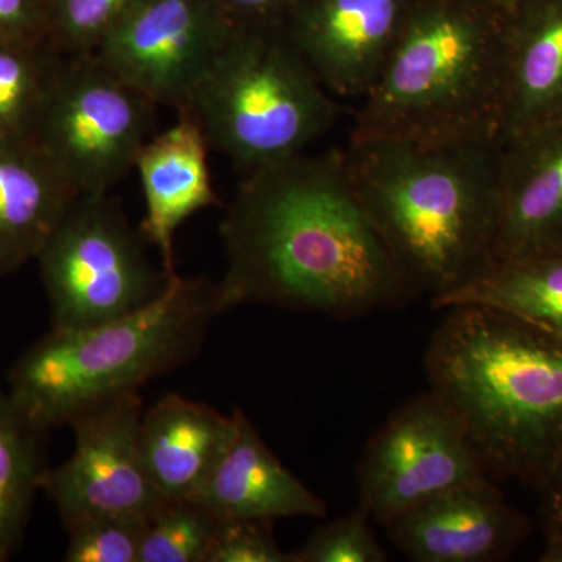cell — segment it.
<instances>
[{"mask_svg":"<svg viewBox=\"0 0 562 562\" xmlns=\"http://www.w3.org/2000/svg\"><path fill=\"white\" fill-rule=\"evenodd\" d=\"M221 314L255 303L357 319L416 299L366 213L342 149L246 173L221 227Z\"/></svg>","mask_w":562,"mask_h":562,"instance_id":"obj_1","label":"cell"},{"mask_svg":"<svg viewBox=\"0 0 562 562\" xmlns=\"http://www.w3.org/2000/svg\"><path fill=\"white\" fill-rule=\"evenodd\" d=\"M347 171L414 295L431 306L494 261L497 140L350 139Z\"/></svg>","mask_w":562,"mask_h":562,"instance_id":"obj_2","label":"cell"},{"mask_svg":"<svg viewBox=\"0 0 562 562\" xmlns=\"http://www.w3.org/2000/svg\"><path fill=\"white\" fill-rule=\"evenodd\" d=\"M425 351L484 471L541 491L562 454V336L482 305L452 306Z\"/></svg>","mask_w":562,"mask_h":562,"instance_id":"obj_3","label":"cell"},{"mask_svg":"<svg viewBox=\"0 0 562 562\" xmlns=\"http://www.w3.org/2000/svg\"><path fill=\"white\" fill-rule=\"evenodd\" d=\"M506 11L414 0L350 139L497 140Z\"/></svg>","mask_w":562,"mask_h":562,"instance_id":"obj_4","label":"cell"},{"mask_svg":"<svg viewBox=\"0 0 562 562\" xmlns=\"http://www.w3.org/2000/svg\"><path fill=\"white\" fill-rule=\"evenodd\" d=\"M217 283L173 273L149 305L87 328H54L9 373V394L33 427L46 432L77 414L180 368L209 335Z\"/></svg>","mask_w":562,"mask_h":562,"instance_id":"obj_5","label":"cell"},{"mask_svg":"<svg viewBox=\"0 0 562 562\" xmlns=\"http://www.w3.org/2000/svg\"><path fill=\"white\" fill-rule=\"evenodd\" d=\"M341 111L283 25H235L181 113L250 173L308 149Z\"/></svg>","mask_w":562,"mask_h":562,"instance_id":"obj_6","label":"cell"},{"mask_svg":"<svg viewBox=\"0 0 562 562\" xmlns=\"http://www.w3.org/2000/svg\"><path fill=\"white\" fill-rule=\"evenodd\" d=\"M147 244L110 192L76 195L36 257L52 327H94L161 295L176 272L158 269Z\"/></svg>","mask_w":562,"mask_h":562,"instance_id":"obj_7","label":"cell"},{"mask_svg":"<svg viewBox=\"0 0 562 562\" xmlns=\"http://www.w3.org/2000/svg\"><path fill=\"white\" fill-rule=\"evenodd\" d=\"M157 106L94 54L63 57L33 140L77 194L110 192L135 168Z\"/></svg>","mask_w":562,"mask_h":562,"instance_id":"obj_8","label":"cell"},{"mask_svg":"<svg viewBox=\"0 0 562 562\" xmlns=\"http://www.w3.org/2000/svg\"><path fill=\"white\" fill-rule=\"evenodd\" d=\"M486 475L460 416L428 390L395 408L366 443L358 505L383 525L422 498Z\"/></svg>","mask_w":562,"mask_h":562,"instance_id":"obj_9","label":"cell"},{"mask_svg":"<svg viewBox=\"0 0 562 562\" xmlns=\"http://www.w3.org/2000/svg\"><path fill=\"white\" fill-rule=\"evenodd\" d=\"M143 416V398L132 392L98 403L69 422L74 452L58 468L46 469L40 483L66 530L102 516L149 520L166 501L140 458Z\"/></svg>","mask_w":562,"mask_h":562,"instance_id":"obj_10","label":"cell"},{"mask_svg":"<svg viewBox=\"0 0 562 562\" xmlns=\"http://www.w3.org/2000/svg\"><path fill=\"white\" fill-rule=\"evenodd\" d=\"M233 29L216 0H139L92 54L151 102L181 113Z\"/></svg>","mask_w":562,"mask_h":562,"instance_id":"obj_11","label":"cell"},{"mask_svg":"<svg viewBox=\"0 0 562 562\" xmlns=\"http://www.w3.org/2000/svg\"><path fill=\"white\" fill-rule=\"evenodd\" d=\"M392 543L417 562H494L512 557L531 522L491 476L454 484L383 524Z\"/></svg>","mask_w":562,"mask_h":562,"instance_id":"obj_12","label":"cell"},{"mask_svg":"<svg viewBox=\"0 0 562 562\" xmlns=\"http://www.w3.org/2000/svg\"><path fill=\"white\" fill-rule=\"evenodd\" d=\"M414 0H302L283 27L330 94L371 90Z\"/></svg>","mask_w":562,"mask_h":562,"instance_id":"obj_13","label":"cell"},{"mask_svg":"<svg viewBox=\"0 0 562 562\" xmlns=\"http://www.w3.org/2000/svg\"><path fill=\"white\" fill-rule=\"evenodd\" d=\"M562 124V0H519L506 13L498 144Z\"/></svg>","mask_w":562,"mask_h":562,"instance_id":"obj_14","label":"cell"},{"mask_svg":"<svg viewBox=\"0 0 562 562\" xmlns=\"http://www.w3.org/2000/svg\"><path fill=\"white\" fill-rule=\"evenodd\" d=\"M235 412L236 428L231 442L191 501L217 519L276 522L292 517L327 516V503L281 464L241 409Z\"/></svg>","mask_w":562,"mask_h":562,"instance_id":"obj_15","label":"cell"},{"mask_svg":"<svg viewBox=\"0 0 562 562\" xmlns=\"http://www.w3.org/2000/svg\"><path fill=\"white\" fill-rule=\"evenodd\" d=\"M495 258L562 250V124L501 146Z\"/></svg>","mask_w":562,"mask_h":562,"instance_id":"obj_16","label":"cell"},{"mask_svg":"<svg viewBox=\"0 0 562 562\" xmlns=\"http://www.w3.org/2000/svg\"><path fill=\"white\" fill-rule=\"evenodd\" d=\"M209 140L194 117L179 113L168 131L146 140L136 157L146 216L140 232L157 247L162 268L176 269V235L192 214L216 205L209 168Z\"/></svg>","mask_w":562,"mask_h":562,"instance_id":"obj_17","label":"cell"},{"mask_svg":"<svg viewBox=\"0 0 562 562\" xmlns=\"http://www.w3.org/2000/svg\"><path fill=\"white\" fill-rule=\"evenodd\" d=\"M235 428V409L224 416L205 403L166 395L140 420V458L150 482L165 498H190Z\"/></svg>","mask_w":562,"mask_h":562,"instance_id":"obj_18","label":"cell"},{"mask_svg":"<svg viewBox=\"0 0 562 562\" xmlns=\"http://www.w3.org/2000/svg\"><path fill=\"white\" fill-rule=\"evenodd\" d=\"M76 195L35 140L0 138V277L36 260Z\"/></svg>","mask_w":562,"mask_h":562,"instance_id":"obj_19","label":"cell"},{"mask_svg":"<svg viewBox=\"0 0 562 562\" xmlns=\"http://www.w3.org/2000/svg\"><path fill=\"white\" fill-rule=\"evenodd\" d=\"M482 305L562 336V250L494 260L432 308Z\"/></svg>","mask_w":562,"mask_h":562,"instance_id":"obj_20","label":"cell"},{"mask_svg":"<svg viewBox=\"0 0 562 562\" xmlns=\"http://www.w3.org/2000/svg\"><path fill=\"white\" fill-rule=\"evenodd\" d=\"M14 405L9 391L0 387V562L9 561L27 527L33 501L41 491L40 438Z\"/></svg>","mask_w":562,"mask_h":562,"instance_id":"obj_21","label":"cell"},{"mask_svg":"<svg viewBox=\"0 0 562 562\" xmlns=\"http://www.w3.org/2000/svg\"><path fill=\"white\" fill-rule=\"evenodd\" d=\"M63 57L49 40L0 44V138L33 140Z\"/></svg>","mask_w":562,"mask_h":562,"instance_id":"obj_22","label":"cell"},{"mask_svg":"<svg viewBox=\"0 0 562 562\" xmlns=\"http://www.w3.org/2000/svg\"><path fill=\"white\" fill-rule=\"evenodd\" d=\"M217 524L191 498H166L146 525L139 562H206Z\"/></svg>","mask_w":562,"mask_h":562,"instance_id":"obj_23","label":"cell"},{"mask_svg":"<svg viewBox=\"0 0 562 562\" xmlns=\"http://www.w3.org/2000/svg\"><path fill=\"white\" fill-rule=\"evenodd\" d=\"M139 0H47L49 41L65 57L92 54Z\"/></svg>","mask_w":562,"mask_h":562,"instance_id":"obj_24","label":"cell"},{"mask_svg":"<svg viewBox=\"0 0 562 562\" xmlns=\"http://www.w3.org/2000/svg\"><path fill=\"white\" fill-rule=\"evenodd\" d=\"M371 514L358 505L347 516L322 525L301 549L290 553L291 562H384L387 554L373 535Z\"/></svg>","mask_w":562,"mask_h":562,"instance_id":"obj_25","label":"cell"},{"mask_svg":"<svg viewBox=\"0 0 562 562\" xmlns=\"http://www.w3.org/2000/svg\"><path fill=\"white\" fill-rule=\"evenodd\" d=\"M149 520L102 516L69 527L68 562H139L144 531Z\"/></svg>","mask_w":562,"mask_h":562,"instance_id":"obj_26","label":"cell"},{"mask_svg":"<svg viewBox=\"0 0 562 562\" xmlns=\"http://www.w3.org/2000/svg\"><path fill=\"white\" fill-rule=\"evenodd\" d=\"M206 562H291L271 520L220 519Z\"/></svg>","mask_w":562,"mask_h":562,"instance_id":"obj_27","label":"cell"},{"mask_svg":"<svg viewBox=\"0 0 562 562\" xmlns=\"http://www.w3.org/2000/svg\"><path fill=\"white\" fill-rule=\"evenodd\" d=\"M47 0H0V44L49 40Z\"/></svg>","mask_w":562,"mask_h":562,"instance_id":"obj_28","label":"cell"},{"mask_svg":"<svg viewBox=\"0 0 562 562\" xmlns=\"http://www.w3.org/2000/svg\"><path fill=\"white\" fill-rule=\"evenodd\" d=\"M235 25H283L302 0H216Z\"/></svg>","mask_w":562,"mask_h":562,"instance_id":"obj_29","label":"cell"},{"mask_svg":"<svg viewBox=\"0 0 562 562\" xmlns=\"http://www.w3.org/2000/svg\"><path fill=\"white\" fill-rule=\"evenodd\" d=\"M541 494L543 535L562 531V454L554 465L552 475L542 487Z\"/></svg>","mask_w":562,"mask_h":562,"instance_id":"obj_30","label":"cell"},{"mask_svg":"<svg viewBox=\"0 0 562 562\" xmlns=\"http://www.w3.org/2000/svg\"><path fill=\"white\" fill-rule=\"evenodd\" d=\"M541 562H562V531L547 532Z\"/></svg>","mask_w":562,"mask_h":562,"instance_id":"obj_31","label":"cell"},{"mask_svg":"<svg viewBox=\"0 0 562 562\" xmlns=\"http://www.w3.org/2000/svg\"><path fill=\"white\" fill-rule=\"evenodd\" d=\"M476 2L486 3V5L495 7V9L506 11V13H508V11H512L519 0H476Z\"/></svg>","mask_w":562,"mask_h":562,"instance_id":"obj_32","label":"cell"}]
</instances>
